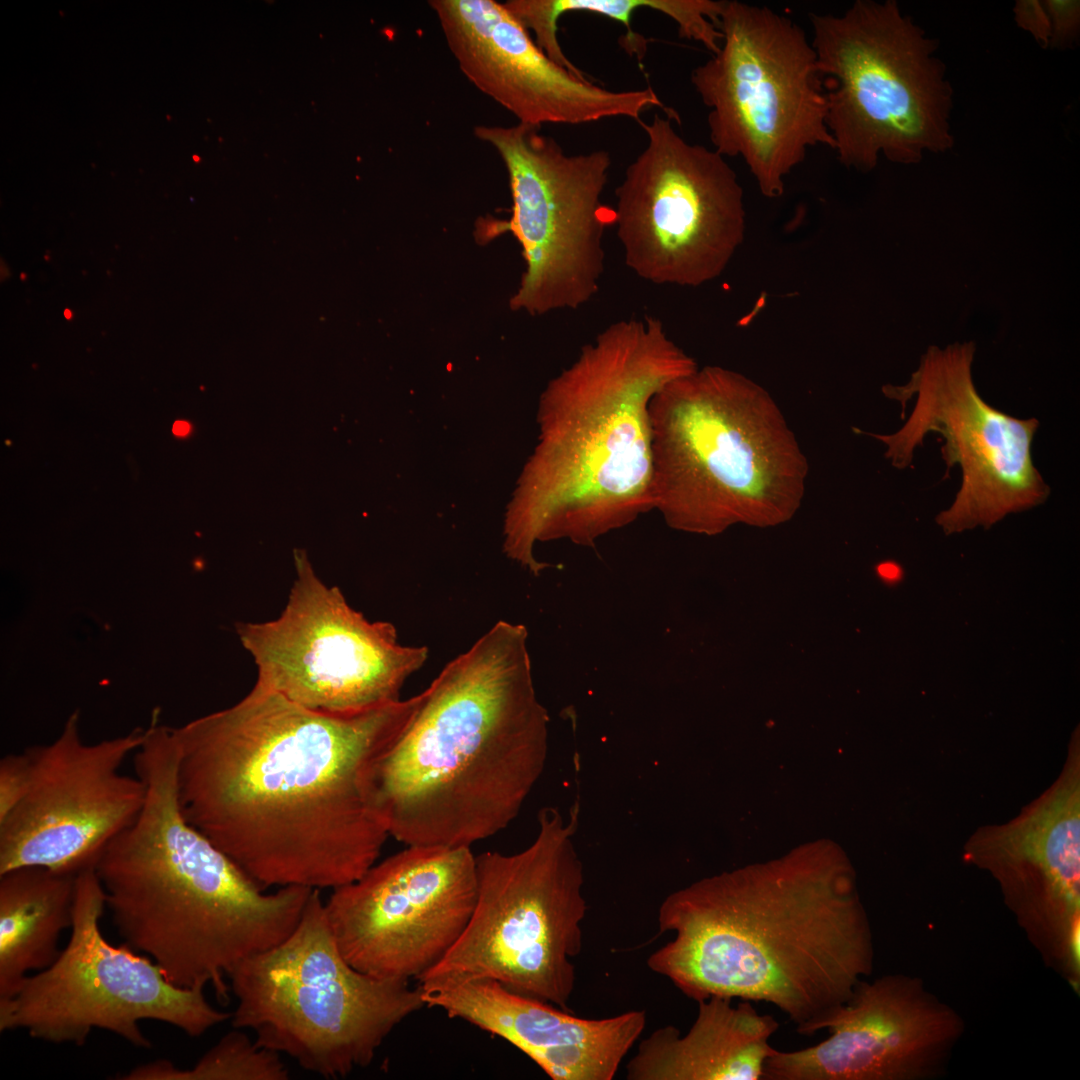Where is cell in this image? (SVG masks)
I'll use <instances>...</instances> for the list:
<instances>
[{"instance_id":"cell-22","label":"cell","mask_w":1080,"mask_h":1080,"mask_svg":"<svg viewBox=\"0 0 1080 1080\" xmlns=\"http://www.w3.org/2000/svg\"><path fill=\"white\" fill-rule=\"evenodd\" d=\"M751 1001L737 1006L713 996L698 1001L686 1034L671 1025L643 1039L626 1065L628 1080H763L777 1020L759 1014Z\"/></svg>"},{"instance_id":"cell-25","label":"cell","mask_w":1080,"mask_h":1080,"mask_svg":"<svg viewBox=\"0 0 1080 1080\" xmlns=\"http://www.w3.org/2000/svg\"><path fill=\"white\" fill-rule=\"evenodd\" d=\"M123 1080H287L279 1053L257 1045L241 1029L225 1034L191 1068L168 1060L140 1065L118 1077Z\"/></svg>"},{"instance_id":"cell-1","label":"cell","mask_w":1080,"mask_h":1080,"mask_svg":"<svg viewBox=\"0 0 1080 1080\" xmlns=\"http://www.w3.org/2000/svg\"><path fill=\"white\" fill-rule=\"evenodd\" d=\"M423 698L330 712L255 683L172 728L183 814L263 889L352 883L390 836L377 770Z\"/></svg>"},{"instance_id":"cell-12","label":"cell","mask_w":1080,"mask_h":1080,"mask_svg":"<svg viewBox=\"0 0 1080 1080\" xmlns=\"http://www.w3.org/2000/svg\"><path fill=\"white\" fill-rule=\"evenodd\" d=\"M541 127L478 125L475 136L500 155L509 178L511 218L476 227L484 242L511 232L525 271L510 298L532 316L578 309L598 292L605 268L604 231L613 209L602 202L611 156L606 150L566 154Z\"/></svg>"},{"instance_id":"cell-8","label":"cell","mask_w":1080,"mask_h":1080,"mask_svg":"<svg viewBox=\"0 0 1080 1080\" xmlns=\"http://www.w3.org/2000/svg\"><path fill=\"white\" fill-rule=\"evenodd\" d=\"M809 18L842 165L869 172L880 156L910 165L953 147L954 91L939 42L895 0H857L841 15Z\"/></svg>"},{"instance_id":"cell-26","label":"cell","mask_w":1080,"mask_h":1080,"mask_svg":"<svg viewBox=\"0 0 1080 1080\" xmlns=\"http://www.w3.org/2000/svg\"><path fill=\"white\" fill-rule=\"evenodd\" d=\"M32 771L29 748L10 753L0 760V821L5 819L25 796Z\"/></svg>"},{"instance_id":"cell-16","label":"cell","mask_w":1080,"mask_h":1080,"mask_svg":"<svg viewBox=\"0 0 1080 1080\" xmlns=\"http://www.w3.org/2000/svg\"><path fill=\"white\" fill-rule=\"evenodd\" d=\"M477 895L470 847L407 846L325 902L339 949L357 970L418 980L464 931Z\"/></svg>"},{"instance_id":"cell-2","label":"cell","mask_w":1080,"mask_h":1080,"mask_svg":"<svg viewBox=\"0 0 1080 1080\" xmlns=\"http://www.w3.org/2000/svg\"><path fill=\"white\" fill-rule=\"evenodd\" d=\"M723 875L669 895L647 966L686 997L763 1001L801 1035L826 1029L870 975V922L842 861Z\"/></svg>"},{"instance_id":"cell-28","label":"cell","mask_w":1080,"mask_h":1080,"mask_svg":"<svg viewBox=\"0 0 1080 1080\" xmlns=\"http://www.w3.org/2000/svg\"><path fill=\"white\" fill-rule=\"evenodd\" d=\"M1018 27L1029 32L1044 48L1049 45L1051 23L1042 1L1018 0L1013 8Z\"/></svg>"},{"instance_id":"cell-31","label":"cell","mask_w":1080,"mask_h":1080,"mask_svg":"<svg viewBox=\"0 0 1080 1080\" xmlns=\"http://www.w3.org/2000/svg\"><path fill=\"white\" fill-rule=\"evenodd\" d=\"M64 314H65L66 318H68V319L71 318V312H70L69 309H66Z\"/></svg>"},{"instance_id":"cell-13","label":"cell","mask_w":1080,"mask_h":1080,"mask_svg":"<svg viewBox=\"0 0 1080 1080\" xmlns=\"http://www.w3.org/2000/svg\"><path fill=\"white\" fill-rule=\"evenodd\" d=\"M673 121L658 113L639 121L647 144L615 189L613 223L639 278L698 287L724 272L744 240L743 189L724 156L687 142Z\"/></svg>"},{"instance_id":"cell-9","label":"cell","mask_w":1080,"mask_h":1080,"mask_svg":"<svg viewBox=\"0 0 1080 1080\" xmlns=\"http://www.w3.org/2000/svg\"><path fill=\"white\" fill-rule=\"evenodd\" d=\"M539 832L523 851L476 857L471 917L444 957L417 981L488 978L508 990L569 1010L573 959L583 948V866L569 823L541 809Z\"/></svg>"},{"instance_id":"cell-23","label":"cell","mask_w":1080,"mask_h":1080,"mask_svg":"<svg viewBox=\"0 0 1080 1080\" xmlns=\"http://www.w3.org/2000/svg\"><path fill=\"white\" fill-rule=\"evenodd\" d=\"M76 875L42 866L0 874V1000L58 957L59 937L73 923Z\"/></svg>"},{"instance_id":"cell-19","label":"cell","mask_w":1080,"mask_h":1080,"mask_svg":"<svg viewBox=\"0 0 1080 1080\" xmlns=\"http://www.w3.org/2000/svg\"><path fill=\"white\" fill-rule=\"evenodd\" d=\"M447 45L465 77L518 123L578 125L607 118L640 121L666 108L652 87L612 91L552 61L528 30L494 0H431Z\"/></svg>"},{"instance_id":"cell-6","label":"cell","mask_w":1080,"mask_h":1080,"mask_svg":"<svg viewBox=\"0 0 1080 1080\" xmlns=\"http://www.w3.org/2000/svg\"><path fill=\"white\" fill-rule=\"evenodd\" d=\"M655 509L675 530L714 535L734 523L789 519L808 462L758 383L715 365L664 385L649 404Z\"/></svg>"},{"instance_id":"cell-10","label":"cell","mask_w":1080,"mask_h":1080,"mask_svg":"<svg viewBox=\"0 0 1080 1080\" xmlns=\"http://www.w3.org/2000/svg\"><path fill=\"white\" fill-rule=\"evenodd\" d=\"M719 29V51L690 76L709 108L710 141L744 160L765 197H780L809 148H834L815 50L803 28L767 6L725 1Z\"/></svg>"},{"instance_id":"cell-14","label":"cell","mask_w":1080,"mask_h":1080,"mask_svg":"<svg viewBox=\"0 0 1080 1080\" xmlns=\"http://www.w3.org/2000/svg\"><path fill=\"white\" fill-rule=\"evenodd\" d=\"M974 352L973 342L930 347L906 385L884 387L903 410L917 396L908 420L895 433H869L887 446L885 457L897 469L911 465L928 433L943 437L944 479L955 464L962 472L954 502L936 517L946 534L989 528L1009 513L1044 503L1051 492L1032 460L1039 421L1012 417L980 397L971 375Z\"/></svg>"},{"instance_id":"cell-20","label":"cell","mask_w":1080,"mask_h":1080,"mask_svg":"<svg viewBox=\"0 0 1080 1080\" xmlns=\"http://www.w3.org/2000/svg\"><path fill=\"white\" fill-rule=\"evenodd\" d=\"M968 860L999 883L1044 964L1080 987L1078 769L1013 825L971 842Z\"/></svg>"},{"instance_id":"cell-5","label":"cell","mask_w":1080,"mask_h":1080,"mask_svg":"<svg viewBox=\"0 0 1080 1080\" xmlns=\"http://www.w3.org/2000/svg\"><path fill=\"white\" fill-rule=\"evenodd\" d=\"M177 764L171 728L153 720L134 752L145 785L142 808L94 867L125 943L150 956L171 983L210 985L226 1002L235 967L291 934L312 889L265 893L191 825L179 801Z\"/></svg>"},{"instance_id":"cell-30","label":"cell","mask_w":1080,"mask_h":1080,"mask_svg":"<svg viewBox=\"0 0 1080 1080\" xmlns=\"http://www.w3.org/2000/svg\"><path fill=\"white\" fill-rule=\"evenodd\" d=\"M190 431V425L185 421H177L173 425V433L178 436H184Z\"/></svg>"},{"instance_id":"cell-7","label":"cell","mask_w":1080,"mask_h":1080,"mask_svg":"<svg viewBox=\"0 0 1080 1080\" xmlns=\"http://www.w3.org/2000/svg\"><path fill=\"white\" fill-rule=\"evenodd\" d=\"M229 980L237 999L232 1026L327 1079L370 1065L390 1033L425 1007L419 986L361 972L345 959L318 889L291 934L243 960Z\"/></svg>"},{"instance_id":"cell-18","label":"cell","mask_w":1080,"mask_h":1080,"mask_svg":"<svg viewBox=\"0 0 1080 1080\" xmlns=\"http://www.w3.org/2000/svg\"><path fill=\"white\" fill-rule=\"evenodd\" d=\"M826 1029L830 1036L776 1050L763 1080H926L939 1076L965 1026L920 978L862 979Z\"/></svg>"},{"instance_id":"cell-3","label":"cell","mask_w":1080,"mask_h":1080,"mask_svg":"<svg viewBox=\"0 0 1080 1080\" xmlns=\"http://www.w3.org/2000/svg\"><path fill=\"white\" fill-rule=\"evenodd\" d=\"M698 369L656 317L609 324L544 390L540 440L505 521L506 554L533 574L537 542L594 547L655 509L649 404Z\"/></svg>"},{"instance_id":"cell-4","label":"cell","mask_w":1080,"mask_h":1080,"mask_svg":"<svg viewBox=\"0 0 1080 1080\" xmlns=\"http://www.w3.org/2000/svg\"><path fill=\"white\" fill-rule=\"evenodd\" d=\"M527 629L497 622L450 661L377 770L389 834L407 846L470 847L516 817L547 752Z\"/></svg>"},{"instance_id":"cell-15","label":"cell","mask_w":1080,"mask_h":1080,"mask_svg":"<svg viewBox=\"0 0 1080 1080\" xmlns=\"http://www.w3.org/2000/svg\"><path fill=\"white\" fill-rule=\"evenodd\" d=\"M295 559L297 578L280 616L236 625L257 666L256 683L330 712L400 700L403 684L424 665L428 649L401 645L392 623L368 621L337 587L317 577L303 552Z\"/></svg>"},{"instance_id":"cell-24","label":"cell","mask_w":1080,"mask_h":1080,"mask_svg":"<svg viewBox=\"0 0 1080 1080\" xmlns=\"http://www.w3.org/2000/svg\"><path fill=\"white\" fill-rule=\"evenodd\" d=\"M503 4L527 30L534 32L536 45L571 72L578 69L566 57L557 38V22L567 12H590L620 22L626 29L623 47L640 60L647 41L631 27L632 15L639 9L665 14L677 24L681 38L701 43L713 55L723 38L718 26L724 0H510Z\"/></svg>"},{"instance_id":"cell-29","label":"cell","mask_w":1080,"mask_h":1080,"mask_svg":"<svg viewBox=\"0 0 1080 1080\" xmlns=\"http://www.w3.org/2000/svg\"><path fill=\"white\" fill-rule=\"evenodd\" d=\"M877 573L879 577L888 584H895L899 582L902 577L901 567L892 562L881 563L877 567Z\"/></svg>"},{"instance_id":"cell-17","label":"cell","mask_w":1080,"mask_h":1080,"mask_svg":"<svg viewBox=\"0 0 1080 1080\" xmlns=\"http://www.w3.org/2000/svg\"><path fill=\"white\" fill-rule=\"evenodd\" d=\"M144 730L97 743L83 741L79 713L51 743L28 747V790L0 821V874L23 866L78 873L137 817L145 785L121 772Z\"/></svg>"},{"instance_id":"cell-21","label":"cell","mask_w":1080,"mask_h":1080,"mask_svg":"<svg viewBox=\"0 0 1080 1080\" xmlns=\"http://www.w3.org/2000/svg\"><path fill=\"white\" fill-rule=\"evenodd\" d=\"M419 987L426 1007L505 1039L553 1080H612L646 1026L643 1010L582 1018L488 978L428 979Z\"/></svg>"},{"instance_id":"cell-27","label":"cell","mask_w":1080,"mask_h":1080,"mask_svg":"<svg viewBox=\"0 0 1080 1080\" xmlns=\"http://www.w3.org/2000/svg\"><path fill=\"white\" fill-rule=\"evenodd\" d=\"M1051 23L1048 47L1066 50L1078 43L1080 35V1H1042Z\"/></svg>"},{"instance_id":"cell-11","label":"cell","mask_w":1080,"mask_h":1080,"mask_svg":"<svg viewBox=\"0 0 1080 1080\" xmlns=\"http://www.w3.org/2000/svg\"><path fill=\"white\" fill-rule=\"evenodd\" d=\"M105 908L94 865L83 868L76 875L69 941L50 966L0 1000L1 1032L19 1029L51 1043L83 1045L93 1029H103L150 1048L140 1021L164 1022L199 1037L231 1020L232 1013L209 1003L204 989L179 987L151 958L126 943H109L100 928Z\"/></svg>"}]
</instances>
